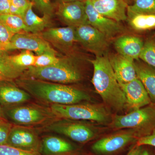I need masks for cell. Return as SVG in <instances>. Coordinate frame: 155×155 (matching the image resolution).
<instances>
[{
    "mask_svg": "<svg viewBox=\"0 0 155 155\" xmlns=\"http://www.w3.org/2000/svg\"><path fill=\"white\" fill-rule=\"evenodd\" d=\"M142 149V146H139L136 144L126 155H139Z\"/></svg>",
    "mask_w": 155,
    "mask_h": 155,
    "instance_id": "38",
    "label": "cell"
},
{
    "mask_svg": "<svg viewBox=\"0 0 155 155\" xmlns=\"http://www.w3.org/2000/svg\"><path fill=\"white\" fill-rule=\"evenodd\" d=\"M6 144L24 150L41 153V142L33 130L19 127L13 126Z\"/></svg>",
    "mask_w": 155,
    "mask_h": 155,
    "instance_id": "10",
    "label": "cell"
},
{
    "mask_svg": "<svg viewBox=\"0 0 155 155\" xmlns=\"http://www.w3.org/2000/svg\"><path fill=\"white\" fill-rule=\"evenodd\" d=\"M23 49L34 52L37 55L45 53L57 54L49 43L38 34L20 32L15 34L11 39L7 51L14 50Z\"/></svg>",
    "mask_w": 155,
    "mask_h": 155,
    "instance_id": "7",
    "label": "cell"
},
{
    "mask_svg": "<svg viewBox=\"0 0 155 155\" xmlns=\"http://www.w3.org/2000/svg\"><path fill=\"white\" fill-rule=\"evenodd\" d=\"M108 57L119 83H127L137 78L134 60L118 53L110 54Z\"/></svg>",
    "mask_w": 155,
    "mask_h": 155,
    "instance_id": "16",
    "label": "cell"
},
{
    "mask_svg": "<svg viewBox=\"0 0 155 155\" xmlns=\"http://www.w3.org/2000/svg\"><path fill=\"white\" fill-rule=\"evenodd\" d=\"M137 77L146 90L153 104H155V68L139 59L134 61Z\"/></svg>",
    "mask_w": 155,
    "mask_h": 155,
    "instance_id": "19",
    "label": "cell"
},
{
    "mask_svg": "<svg viewBox=\"0 0 155 155\" xmlns=\"http://www.w3.org/2000/svg\"><path fill=\"white\" fill-rule=\"evenodd\" d=\"M84 3L88 24L104 34L109 40L124 31V28L119 22L97 12L91 0H85Z\"/></svg>",
    "mask_w": 155,
    "mask_h": 155,
    "instance_id": "8",
    "label": "cell"
},
{
    "mask_svg": "<svg viewBox=\"0 0 155 155\" xmlns=\"http://www.w3.org/2000/svg\"><path fill=\"white\" fill-rule=\"evenodd\" d=\"M119 84L126 97L127 107L136 110L152 103L146 90L137 78L127 83Z\"/></svg>",
    "mask_w": 155,
    "mask_h": 155,
    "instance_id": "13",
    "label": "cell"
},
{
    "mask_svg": "<svg viewBox=\"0 0 155 155\" xmlns=\"http://www.w3.org/2000/svg\"><path fill=\"white\" fill-rule=\"evenodd\" d=\"M30 98V95L27 92L17 87L0 85V104L2 105H15L28 101Z\"/></svg>",
    "mask_w": 155,
    "mask_h": 155,
    "instance_id": "20",
    "label": "cell"
},
{
    "mask_svg": "<svg viewBox=\"0 0 155 155\" xmlns=\"http://www.w3.org/2000/svg\"><path fill=\"white\" fill-rule=\"evenodd\" d=\"M139 59L155 68V41L148 40L144 43Z\"/></svg>",
    "mask_w": 155,
    "mask_h": 155,
    "instance_id": "28",
    "label": "cell"
},
{
    "mask_svg": "<svg viewBox=\"0 0 155 155\" xmlns=\"http://www.w3.org/2000/svg\"><path fill=\"white\" fill-rule=\"evenodd\" d=\"M75 37L76 41L96 56L105 55L109 47V39L88 23L75 28Z\"/></svg>",
    "mask_w": 155,
    "mask_h": 155,
    "instance_id": "6",
    "label": "cell"
},
{
    "mask_svg": "<svg viewBox=\"0 0 155 155\" xmlns=\"http://www.w3.org/2000/svg\"><path fill=\"white\" fill-rule=\"evenodd\" d=\"M14 35L15 34L0 23V52H7L8 47Z\"/></svg>",
    "mask_w": 155,
    "mask_h": 155,
    "instance_id": "30",
    "label": "cell"
},
{
    "mask_svg": "<svg viewBox=\"0 0 155 155\" xmlns=\"http://www.w3.org/2000/svg\"><path fill=\"white\" fill-rule=\"evenodd\" d=\"M12 125L3 117L0 118V145L6 144Z\"/></svg>",
    "mask_w": 155,
    "mask_h": 155,
    "instance_id": "33",
    "label": "cell"
},
{
    "mask_svg": "<svg viewBox=\"0 0 155 155\" xmlns=\"http://www.w3.org/2000/svg\"><path fill=\"white\" fill-rule=\"evenodd\" d=\"M30 1H31V0H30Z\"/></svg>",
    "mask_w": 155,
    "mask_h": 155,
    "instance_id": "43",
    "label": "cell"
},
{
    "mask_svg": "<svg viewBox=\"0 0 155 155\" xmlns=\"http://www.w3.org/2000/svg\"><path fill=\"white\" fill-rule=\"evenodd\" d=\"M33 5L32 3L23 17L25 26L24 31L38 34L49 25L51 17L46 14H44L43 17H39L32 10Z\"/></svg>",
    "mask_w": 155,
    "mask_h": 155,
    "instance_id": "22",
    "label": "cell"
},
{
    "mask_svg": "<svg viewBox=\"0 0 155 155\" xmlns=\"http://www.w3.org/2000/svg\"><path fill=\"white\" fill-rule=\"evenodd\" d=\"M0 155H41L39 153L24 150L8 145H0Z\"/></svg>",
    "mask_w": 155,
    "mask_h": 155,
    "instance_id": "31",
    "label": "cell"
},
{
    "mask_svg": "<svg viewBox=\"0 0 155 155\" xmlns=\"http://www.w3.org/2000/svg\"><path fill=\"white\" fill-rule=\"evenodd\" d=\"M51 110L54 116L61 119L91 120L99 123H104L110 119L109 114L105 109L97 105L52 104Z\"/></svg>",
    "mask_w": 155,
    "mask_h": 155,
    "instance_id": "5",
    "label": "cell"
},
{
    "mask_svg": "<svg viewBox=\"0 0 155 155\" xmlns=\"http://www.w3.org/2000/svg\"><path fill=\"white\" fill-rule=\"evenodd\" d=\"M26 69L14 65L6 52H0V82L17 79L23 75Z\"/></svg>",
    "mask_w": 155,
    "mask_h": 155,
    "instance_id": "23",
    "label": "cell"
},
{
    "mask_svg": "<svg viewBox=\"0 0 155 155\" xmlns=\"http://www.w3.org/2000/svg\"><path fill=\"white\" fill-rule=\"evenodd\" d=\"M114 129L130 128L139 138L149 135L155 127V104L152 103L125 115H116L111 123Z\"/></svg>",
    "mask_w": 155,
    "mask_h": 155,
    "instance_id": "3",
    "label": "cell"
},
{
    "mask_svg": "<svg viewBox=\"0 0 155 155\" xmlns=\"http://www.w3.org/2000/svg\"><path fill=\"white\" fill-rule=\"evenodd\" d=\"M11 5V0H0V15L9 14Z\"/></svg>",
    "mask_w": 155,
    "mask_h": 155,
    "instance_id": "36",
    "label": "cell"
},
{
    "mask_svg": "<svg viewBox=\"0 0 155 155\" xmlns=\"http://www.w3.org/2000/svg\"><path fill=\"white\" fill-rule=\"evenodd\" d=\"M34 5L42 13L51 17L54 8L51 0H31Z\"/></svg>",
    "mask_w": 155,
    "mask_h": 155,
    "instance_id": "32",
    "label": "cell"
},
{
    "mask_svg": "<svg viewBox=\"0 0 155 155\" xmlns=\"http://www.w3.org/2000/svg\"><path fill=\"white\" fill-rule=\"evenodd\" d=\"M124 1H125V2L127 3L128 6L131 5L133 3L134 0H124Z\"/></svg>",
    "mask_w": 155,
    "mask_h": 155,
    "instance_id": "41",
    "label": "cell"
},
{
    "mask_svg": "<svg viewBox=\"0 0 155 155\" xmlns=\"http://www.w3.org/2000/svg\"><path fill=\"white\" fill-rule=\"evenodd\" d=\"M139 155H152L149 151L146 149H142Z\"/></svg>",
    "mask_w": 155,
    "mask_h": 155,
    "instance_id": "39",
    "label": "cell"
},
{
    "mask_svg": "<svg viewBox=\"0 0 155 155\" xmlns=\"http://www.w3.org/2000/svg\"><path fill=\"white\" fill-rule=\"evenodd\" d=\"M25 12L18 8L13 5H11V8H10V13L9 14L20 16V17L23 18L24 15H25Z\"/></svg>",
    "mask_w": 155,
    "mask_h": 155,
    "instance_id": "37",
    "label": "cell"
},
{
    "mask_svg": "<svg viewBox=\"0 0 155 155\" xmlns=\"http://www.w3.org/2000/svg\"><path fill=\"white\" fill-rule=\"evenodd\" d=\"M17 82L29 94L52 104H74L90 98L85 92L59 84L26 78L17 80Z\"/></svg>",
    "mask_w": 155,
    "mask_h": 155,
    "instance_id": "2",
    "label": "cell"
},
{
    "mask_svg": "<svg viewBox=\"0 0 155 155\" xmlns=\"http://www.w3.org/2000/svg\"><path fill=\"white\" fill-rule=\"evenodd\" d=\"M48 128L80 143H84L91 140L95 135L94 131L87 125L69 121H57L50 124Z\"/></svg>",
    "mask_w": 155,
    "mask_h": 155,
    "instance_id": "9",
    "label": "cell"
},
{
    "mask_svg": "<svg viewBox=\"0 0 155 155\" xmlns=\"http://www.w3.org/2000/svg\"><path fill=\"white\" fill-rule=\"evenodd\" d=\"M0 23L15 34L25 30V26L23 18L17 15L10 14H1Z\"/></svg>",
    "mask_w": 155,
    "mask_h": 155,
    "instance_id": "25",
    "label": "cell"
},
{
    "mask_svg": "<svg viewBox=\"0 0 155 155\" xmlns=\"http://www.w3.org/2000/svg\"><path fill=\"white\" fill-rule=\"evenodd\" d=\"M43 38L59 49L69 48L76 41L75 28L67 26L48 28L43 32Z\"/></svg>",
    "mask_w": 155,
    "mask_h": 155,
    "instance_id": "17",
    "label": "cell"
},
{
    "mask_svg": "<svg viewBox=\"0 0 155 155\" xmlns=\"http://www.w3.org/2000/svg\"><path fill=\"white\" fill-rule=\"evenodd\" d=\"M94 67L92 83L106 104L119 112L127 107V100L107 56H96L91 61Z\"/></svg>",
    "mask_w": 155,
    "mask_h": 155,
    "instance_id": "1",
    "label": "cell"
},
{
    "mask_svg": "<svg viewBox=\"0 0 155 155\" xmlns=\"http://www.w3.org/2000/svg\"><path fill=\"white\" fill-rule=\"evenodd\" d=\"M2 117H3V112L2 108L0 106V118H2Z\"/></svg>",
    "mask_w": 155,
    "mask_h": 155,
    "instance_id": "42",
    "label": "cell"
},
{
    "mask_svg": "<svg viewBox=\"0 0 155 155\" xmlns=\"http://www.w3.org/2000/svg\"><path fill=\"white\" fill-rule=\"evenodd\" d=\"M57 14L67 26L76 28L88 23L84 2H61L58 5Z\"/></svg>",
    "mask_w": 155,
    "mask_h": 155,
    "instance_id": "12",
    "label": "cell"
},
{
    "mask_svg": "<svg viewBox=\"0 0 155 155\" xmlns=\"http://www.w3.org/2000/svg\"><path fill=\"white\" fill-rule=\"evenodd\" d=\"M127 11L134 14L155 15V0H134L127 7Z\"/></svg>",
    "mask_w": 155,
    "mask_h": 155,
    "instance_id": "26",
    "label": "cell"
},
{
    "mask_svg": "<svg viewBox=\"0 0 155 155\" xmlns=\"http://www.w3.org/2000/svg\"><path fill=\"white\" fill-rule=\"evenodd\" d=\"M136 144L139 146L148 145L155 147V127L149 135L138 138L137 140Z\"/></svg>",
    "mask_w": 155,
    "mask_h": 155,
    "instance_id": "34",
    "label": "cell"
},
{
    "mask_svg": "<svg viewBox=\"0 0 155 155\" xmlns=\"http://www.w3.org/2000/svg\"><path fill=\"white\" fill-rule=\"evenodd\" d=\"M6 114L13 122L20 125L39 124L48 118L47 115L42 110L28 106L11 108L7 111Z\"/></svg>",
    "mask_w": 155,
    "mask_h": 155,
    "instance_id": "14",
    "label": "cell"
},
{
    "mask_svg": "<svg viewBox=\"0 0 155 155\" xmlns=\"http://www.w3.org/2000/svg\"><path fill=\"white\" fill-rule=\"evenodd\" d=\"M61 60V59L57 57L55 54L50 53H45L40 55H36V61L34 67H48L58 64Z\"/></svg>",
    "mask_w": 155,
    "mask_h": 155,
    "instance_id": "29",
    "label": "cell"
},
{
    "mask_svg": "<svg viewBox=\"0 0 155 155\" xmlns=\"http://www.w3.org/2000/svg\"><path fill=\"white\" fill-rule=\"evenodd\" d=\"M36 58V56L28 50H24L18 54L10 56V60L14 65L25 69L34 66Z\"/></svg>",
    "mask_w": 155,
    "mask_h": 155,
    "instance_id": "27",
    "label": "cell"
},
{
    "mask_svg": "<svg viewBox=\"0 0 155 155\" xmlns=\"http://www.w3.org/2000/svg\"><path fill=\"white\" fill-rule=\"evenodd\" d=\"M144 43L141 38L134 35H120L115 39L114 47L117 53L134 61L139 59Z\"/></svg>",
    "mask_w": 155,
    "mask_h": 155,
    "instance_id": "18",
    "label": "cell"
},
{
    "mask_svg": "<svg viewBox=\"0 0 155 155\" xmlns=\"http://www.w3.org/2000/svg\"><path fill=\"white\" fill-rule=\"evenodd\" d=\"M73 150V146L63 139L47 136L43 139L41 153L44 155H64L72 152Z\"/></svg>",
    "mask_w": 155,
    "mask_h": 155,
    "instance_id": "21",
    "label": "cell"
},
{
    "mask_svg": "<svg viewBox=\"0 0 155 155\" xmlns=\"http://www.w3.org/2000/svg\"><path fill=\"white\" fill-rule=\"evenodd\" d=\"M61 2H84L85 0H61Z\"/></svg>",
    "mask_w": 155,
    "mask_h": 155,
    "instance_id": "40",
    "label": "cell"
},
{
    "mask_svg": "<svg viewBox=\"0 0 155 155\" xmlns=\"http://www.w3.org/2000/svg\"><path fill=\"white\" fill-rule=\"evenodd\" d=\"M11 5L24 12H26L32 2L30 0H11Z\"/></svg>",
    "mask_w": 155,
    "mask_h": 155,
    "instance_id": "35",
    "label": "cell"
},
{
    "mask_svg": "<svg viewBox=\"0 0 155 155\" xmlns=\"http://www.w3.org/2000/svg\"><path fill=\"white\" fill-rule=\"evenodd\" d=\"M138 138L133 130L120 132L101 139L93 145L91 148L94 152L100 154L111 153L122 149Z\"/></svg>",
    "mask_w": 155,
    "mask_h": 155,
    "instance_id": "11",
    "label": "cell"
},
{
    "mask_svg": "<svg viewBox=\"0 0 155 155\" xmlns=\"http://www.w3.org/2000/svg\"><path fill=\"white\" fill-rule=\"evenodd\" d=\"M95 10L117 22L127 19L128 5L124 0H91Z\"/></svg>",
    "mask_w": 155,
    "mask_h": 155,
    "instance_id": "15",
    "label": "cell"
},
{
    "mask_svg": "<svg viewBox=\"0 0 155 155\" xmlns=\"http://www.w3.org/2000/svg\"><path fill=\"white\" fill-rule=\"evenodd\" d=\"M24 74L26 78L60 83H75L81 79L78 69L66 59H61L58 64L48 67H28Z\"/></svg>",
    "mask_w": 155,
    "mask_h": 155,
    "instance_id": "4",
    "label": "cell"
},
{
    "mask_svg": "<svg viewBox=\"0 0 155 155\" xmlns=\"http://www.w3.org/2000/svg\"><path fill=\"white\" fill-rule=\"evenodd\" d=\"M128 24L132 29L143 31L155 28V15L134 14L127 12Z\"/></svg>",
    "mask_w": 155,
    "mask_h": 155,
    "instance_id": "24",
    "label": "cell"
}]
</instances>
